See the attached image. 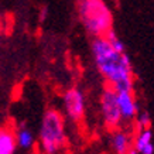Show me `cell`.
I'll return each mask as SVG.
<instances>
[{
    "label": "cell",
    "mask_w": 154,
    "mask_h": 154,
    "mask_svg": "<svg viewBox=\"0 0 154 154\" xmlns=\"http://www.w3.org/2000/svg\"><path fill=\"white\" fill-rule=\"evenodd\" d=\"M92 60L107 86L116 92L134 91L133 64L126 51H119L113 47L107 37L92 38L91 41Z\"/></svg>",
    "instance_id": "6da1fadb"
},
{
    "label": "cell",
    "mask_w": 154,
    "mask_h": 154,
    "mask_svg": "<svg viewBox=\"0 0 154 154\" xmlns=\"http://www.w3.org/2000/svg\"><path fill=\"white\" fill-rule=\"evenodd\" d=\"M78 16L92 38L105 37L113 30V14L105 0H78Z\"/></svg>",
    "instance_id": "7a4b0ae2"
},
{
    "label": "cell",
    "mask_w": 154,
    "mask_h": 154,
    "mask_svg": "<svg viewBox=\"0 0 154 154\" xmlns=\"http://www.w3.org/2000/svg\"><path fill=\"white\" fill-rule=\"evenodd\" d=\"M38 140L42 154H57L64 147L66 141L65 119L57 109H48L42 115Z\"/></svg>",
    "instance_id": "3957f363"
},
{
    "label": "cell",
    "mask_w": 154,
    "mask_h": 154,
    "mask_svg": "<svg viewBox=\"0 0 154 154\" xmlns=\"http://www.w3.org/2000/svg\"><path fill=\"white\" fill-rule=\"evenodd\" d=\"M100 116H102L103 125L110 131L119 129L123 125L119 102H117V92L110 86H106L100 95Z\"/></svg>",
    "instance_id": "277c9868"
},
{
    "label": "cell",
    "mask_w": 154,
    "mask_h": 154,
    "mask_svg": "<svg viewBox=\"0 0 154 154\" xmlns=\"http://www.w3.org/2000/svg\"><path fill=\"white\" fill-rule=\"evenodd\" d=\"M62 105H64V110H65L66 117L71 122H81L85 116V95L79 88L72 86V88L66 89L62 96Z\"/></svg>",
    "instance_id": "5b68a950"
},
{
    "label": "cell",
    "mask_w": 154,
    "mask_h": 154,
    "mask_svg": "<svg viewBox=\"0 0 154 154\" xmlns=\"http://www.w3.org/2000/svg\"><path fill=\"white\" fill-rule=\"evenodd\" d=\"M117 102H119V109H120L123 123L134 122L137 113L140 112L137 99L134 96V91H122V92H117Z\"/></svg>",
    "instance_id": "8992f818"
},
{
    "label": "cell",
    "mask_w": 154,
    "mask_h": 154,
    "mask_svg": "<svg viewBox=\"0 0 154 154\" xmlns=\"http://www.w3.org/2000/svg\"><path fill=\"white\" fill-rule=\"evenodd\" d=\"M134 134L127 129L119 127L110 131V147L116 154H129L133 150Z\"/></svg>",
    "instance_id": "52a82bcc"
},
{
    "label": "cell",
    "mask_w": 154,
    "mask_h": 154,
    "mask_svg": "<svg viewBox=\"0 0 154 154\" xmlns=\"http://www.w3.org/2000/svg\"><path fill=\"white\" fill-rule=\"evenodd\" d=\"M133 150L139 154H154V141L151 129L137 130L133 141Z\"/></svg>",
    "instance_id": "ba28073f"
},
{
    "label": "cell",
    "mask_w": 154,
    "mask_h": 154,
    "mask_svg": "<svg viewBox=\"0 0 154 154\" xmlns=\"http://www.w3.org/2000/svg\"><path fill=\"white\" fill-rule=\"evenodd\" d=\"M17 149L16 133L11 127H0V154H14Z\"/></svg>",
    "instance_id": "9c48e42d"
},
{
    "label": "cell",
    "mask_w": 154,
    "mask_h": 154,
    "mask_svg": "<svg viewBox=\"0 0 154 154\" xmlns=\"http://www.w3.org/2000/svg\"><path fill=\"white\" fill-rule=\"evenodd\" d=\"M16 141H17V147L23 150H30L35 143V137L34 133L28 129L26 125H20L16 130Z\"/></svg>",
    "instance_id": "30bf717a"
},
{
    "label": "cell",
    "mask_w": 154,
    "mask_h": 154,
    "mask_svg": "<svg viewBox=\"0 0 154 154\" xmlns=\"http://www.w3.org/2000/svg\"><path fill=\"white\" fill-rule=\"evenodd\" d=\"M134 125L137 127V130H143V129H151V117H150L149 112H139L134 119Z\"/></svg>",
    "instance_id": "8fae6325"
},
{
    "label": "cell",
    "mask_w": 154,
    "mask_h": 154,
    "mask_svg": "<svg viewBox=\"0 0 154 154\" xmlns=\"http://www.w3.org/2000/svg\"><path fill=\"white\" fill-rule=\"evenodd\" d=\"M47 16H48L47 9H42L41 11H40V21H41V23H44V21L47 20Z\"/></svg>",
    "instance_id": "7c38bea8"
},
{
    "label": "cell",
    "mask_w": 154,
    "mask_h": 154,
    "mask_svg": "<svg viewBox=\"0 0 154 154\" xmlns=\"http://www.w3.org/2000/svg\"><path fill=\"white\" fill-rule=\"evenodd\" d=\"M129 154H139V153H137L136 150H131V151H130V153H129Z\"/></svg>",
    "instance_id": "4fadbf2b"
}]
</instances>
